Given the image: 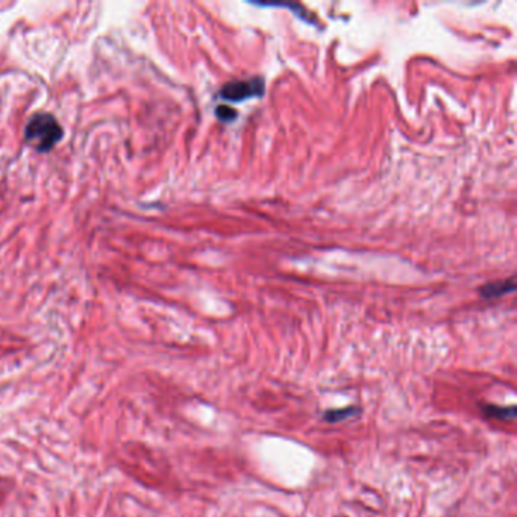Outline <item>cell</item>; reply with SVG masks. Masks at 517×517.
<instances>
[{
  "label": "cell",
  "instance_id": "1",
  "mask_svg": "<svg viewBox=\"0 0 517 517\" xmlns=\"http://www.w3.org/2000/svg\"><path fill=\"white\" fill-rule=\"evenodd\" d=\"M63 138V128L52 114L40 113L31 117L24 129V140L38 152H49Z\"/></svg>",
  "mask_w": 517,
  "mask_h": 517
},
{
  "label": "cell",
  "instance_id": "2",
  "mask_svg": "<svg viewBox=\"0 0 517 517\" xmlns=\"http://www.w3.org/2000/svg\"><path fill=\"white\" fill-rule=\"evenodd\" d=\"M264 93V81L261 78H250L244 81H234L226 83V86L220 90V97L225 100H246L250 97H260Z\"/></svg>",
  "mask_w": 517,
  "mask_h": 517
},
{
  "label": "cell",
  "instance_id": "3",
  "mask_svg": "<svg viewBox=\"0 0 517 517\" xmlns=\"http://www.w3.org/2000/svg\"><path fill=\"white\" fill-rule=\"evenodd\" d=\"M514 288H516L514 279H507V281L491 283V284L481 287L479 293L484 296V298H498V296H502L505 293L514 292Z\"/></svg>",
  "mask_w": 517,
  "mask_h": 517
},
{
  "label": "cell",
  "instance_id": "4",
  "mask_svg": "<svg viewBox=\"0 0 517 517\" xmlns=\"http://www.w3.org/2000/svg\"><path fill=\"white\" fill-rule=\"evenodd\" d=\"M484 411L487 416L501 419V420H510L516 417V406H498V405H486Z\"/></svg>",
  "mask_w": 517,
  "mask_h": 517
},
{
  "label": "cell",
  "instance_id": "5",
  "mask_svg": "<svg viewBox=\"0 0 517 517\" xmlns=\"http://www.w3.org/2000/svg\"><path fill=\"white\" fill-rule=\"evenodd\" d=\"M358 413H360V410L357 408V406H347V408H342V410H329L324 414V417L329 423H335V422H342V420L349 419L352 416H357Z\"/></svg>",
  "mask_w": 517,
  "mask_h": 517
},
{
  "label": "cell",
  "instance_id": "6",
  "mask_svg": "<svg viewBox=\"0 0 517 517\" xmlns=\"http://www.w3.org/2000/svg\"><path fill=\"white\" fill-rule=\"evenodd\" d=\"M217 117L222 118L225 122H231L232 118L237 117V113L230 106H218L217 108Z\"/></svg>",
  "mask_w": 517,
  "mask_h": 517
}]
</instances>
